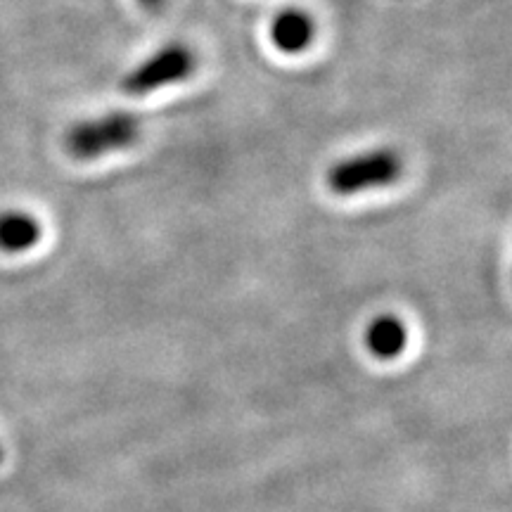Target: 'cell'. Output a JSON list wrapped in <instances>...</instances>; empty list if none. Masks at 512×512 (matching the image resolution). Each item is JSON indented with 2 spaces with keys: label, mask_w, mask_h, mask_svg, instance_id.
I'll list each match as a JSON object with an SVG mask.
<instances>
[{
  "label": "cell",
  "mask_w": 512,
  "mask_h": 512,
  "mask_svg": "<svg viewBox=\"0 0 512 512\" xmlns=\"http://www.w3.org/2000/svg\"><path fill=\"white\" fill-rule=\"evenodd\" d=\"M140 138V121L128 112H112L69 128L67 150L76 159H95L133 145Z\"/></svg>",
  "instance_id": "obj_1"
},
{
  "label": "cell",
  "mask_w": 512,
  "mask_h": 512,
  "mask_svg": "<svg viewBox=\"0 0 512 512\" xmlns=\"http://www.w3.org/2000/svg\"><path fill=\"white\" fill-rule=\"evenodd\" d=\"M401 176V157L394 150H373L337 162L328 174V185L337 195H356L368 188H382Z\"/></svg>",
  "instance_id": "obj_2"
},
{
  "label": "cell",
  "mask_w": 512,
  "mask_h": 512,
  "mask_svg": "<svg viewBox=\"0 0 512 512\" xmlns=\"http://www.w3.org/2000/svg\"><path fill=\"white\" fill-rule=\"evenodd\" d=\"M192 69H195L192 50L181 46V43H174V46L157 50L150 60H145L133 72H128L121 81V88L128 95H147L157 91V88L169 86V83L188 79Z\"/></svg>",
  "instance_id": "obj_3"
},
{
  "label": "cell",
  "mask_w": 512,
  "mask_h": 512,
  "mask_svg": "<svg viewBox=\"0 0 512 512\" xmlns=\"http://www.w3.org/2000/svg\"><path fill=\"white\" fill-rule=\"evenodd\" d=\"M313 31H316V24H313L309 12L290 8L275 17L271 38L283 53H302L304 48L311 46Z\"/></svg>",
  "instance_id": "obj_4"
},
{
  "label": "cell",
  "mask_w": 512,
  "mask_h": 512,
  "mask_svg": "<svg viewBox=\"0 0 512 512\" xmlns=\"http://www.w3.org/2000/svg\"><path fill=\"white\" fill-rule=\"evenodd\" d=\"M41 240V223L24 211H5L0 214V252H27Z\"/></svg>",
  "instance_id": "obj_5"
},
{
  "label": "cell",
  "mask_w": 512,
  "mask_h": 512,
  "mask_svg": "<svg viewBox=\"0 0 512 512\" xmlns=\"http://www.w3.org/2000/svg\"><path fill=\"white\" fill-rule=\"evenodd\" d=\"M366 342H368V349L373 351L377 358L389 361V358L399 356L401 351L406 349V342H408L406 325L394 316L375 318L366 332Z\"/></svg>",
  "instance_id": "obj_6"
},
{
  "label": "cell",
  "mask_w": 512,
  "mask_h": 512,
  "mask_svg": "<svg viewBox=\"0 0 512 512\" xmlns=\"http://www.w3.org/2000/svg\"><path fill=\"white\" fill-rule=\"evenodd\" d=\"M143 3H145V5H150V8H157V5L162 3V0H143Z\"/></svg>",
  "instance_id": "obj_7"
},
{
  "label": "cell",
  "mask_w": 512,
  "mask_h": 512,
  "mask_svg": "<svg viewBox=\"0 0 512 512\" xmlns=\"http://www.w3.org/2000/svg\"><path fill=\"white\" fill-rule=\"evenodd\" d=\"M0 463H3V448H0Z\"/></svg>",
  "instance_id": "obj_8"
}]
</instances>
